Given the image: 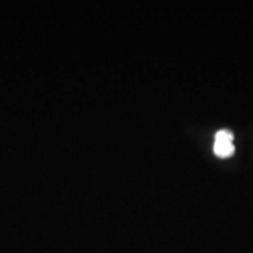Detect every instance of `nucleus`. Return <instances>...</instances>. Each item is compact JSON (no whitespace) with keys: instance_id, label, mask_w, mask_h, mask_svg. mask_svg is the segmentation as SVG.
<instances>
[{"instance_id":"f257e3e1","label":"nucleus","mask_w":253,"mask_h":253,"mask_svg":"<svg viewBox=\"0 0 253 253\" xmlns=\"http://www.w3.org/2000/svg\"><path fill=\"white\" fill-rule=\"evenodd\" d=\"M236 148L233 145V134L227 129L218 130L214 135L213 153L219 158H229L235 154Z\"/></svg>"}]
</instances>
